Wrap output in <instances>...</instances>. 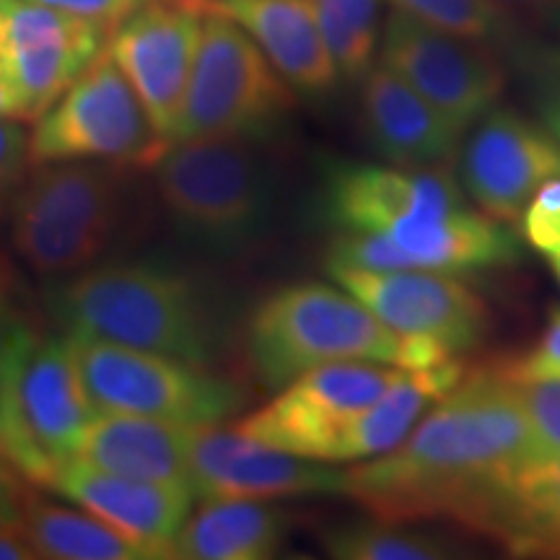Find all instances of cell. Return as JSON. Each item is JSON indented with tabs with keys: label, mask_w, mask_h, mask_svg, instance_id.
Returning a JSON list of instances; mask_svg holds the SVG:
<instances>
[{
	"label": "cell",
	"mask_w": 560,
	"mask_h": 560,
	"mask_svg": "<svg viewBox=\"0 0 560 560\" xmlns=\"http://www.w3.org/2000/svg\"><path fill=\"white\" fill-rule=\"evenodd\" d=\"M327 210L348 234H389L465 208L450 166L400 170V166L342 164L327 177Z\"/></svg>",
	"instance_id": "cell-18"
},
{
	"label": "cell",
	"mask_w": 560,
	"mask_h": 560,
	"mask_svg": "<svg viewBox=\"0 0 560 560\" xmlns=\"http://www.w3.org/2000/svg\"><path fill=\"white\" fill-rule=\"evenodd\" d=\"M0 457H3V452H0ZM3 459H5V457H3Z\"/></svg>",
	"instance_id": "cell-45"
},
{
	"label": "cell",
	"mask_w": 560,
	"mask_h": 560,
	"mask_svg": "<svg viewBox=\"0 0 560 560\" xmlns=\"http://www.w3.org/2000/svg\"><path fill=\"white\" fill-rule=\"evenodd\" d=\"M187 429L190 423L102 412L89 420L75 459L125 478L190 490Z\"/></svg>",
	"instance_id": "cell-23"
},
{
	"label": "cell",
	"mask_w": 560,
	"mask_h": 560,
	"mask_svg": "<svg viewBox=\"0 0 560 560\" xmlns=\"http://www.w3.org/2000/svg\"><path fill=\"white\" fill-rule=\"evenodd\" d=\"M520 255V242L501 221L465 206L389 234L340 236L327 262L366 270H429L452 276L499 268L516 262Z\"/></svg>",
	"instance_id": "cell-16"
},
{
	"label": "cell",
	"mask_w": 560,
	"mask_h": 560,
	"mask_svg": "<svg viewBox=\"0 0 560 560\" xmlns=\"http://www.w3.org/2000/svg\"><path fill=\"white\" fill-rule=\"evenodd\" d=\"M535 73L542 83L545 100L560 102V47L537 55L535 60Z\"/></svg>",
	"instance_id": "cell-36"
},
{
	"label": "cell",
	"mask_w": 560,
	"mask_h": 560,
	"mask_svg": "<svg viewBox=\"0 0 560 560\" xmlns=\"http://www.w3.org/2000/svg\"><path fill=\"white\" fill-rule=\"evenodd\" d=\"M522 234L545 257L560 255V174L532 195L522 213Z\"/></svg>",
	"instance_id": "cell-31"
},
{
	"label": "cell",
	"mask_w": 560,
	"mask_h": 560,
	"mask_svg": "<svg viewBox=\"0 0 560 560\" xmlns=\"http://www.w3.org/2000/svg\"><path fill=\"white\" fill-rule=\"evenodd\" d=\"M327 272L389 330L433 342L452 355L478 346L490 327L488 306L446 272L366 270L335 262H327Z\"/></svg>",
	"instance_id": "cell-12"
},
{
	"label": "cell",
	"mask_w": 560,
	"mask_h": 560,
	"mask_svg": "<svg viewBox=\"0 0 560 560\" xmlns=\"http://www.w3.org/2000/svg\"><path fill=\"white\" fill-rule=\"evenodd\" d=\"M26 490L21 486L19 472L9 459L0 457V527H21V511H24Z\"/></svg>",
	"instance_id": "cell-35"
},
{
	"label": "cell",
	"mask_w": 560,
	"mask_h": 560,
	"mask_svg": "<svg viewBox=\"0 0 560 560\" xmlns=\"http://www.w3.org/2000/svg\"><path fill=\"white\" fill-rule=\"evenodd\" d=\"M501 369L509 380L516 382H560V310H552L537 346Z\"/></svg>",
	"instance_id": "cell-32"
},
{
	"label": "cell",
	"mask_w": 560,
	"mask_h": 560,
	"mask_svg": "<svg viewBox=\"0 0 560 560\" xmlns=\"http://www.w3.org/2000/svg\"><path fill=\"white\" fill-rule=\"evenodd\" d=\"M312 5L338 73L346 81H363L380 45L382 0H312Z\"/></svg>",
	"instance_id": "cell-28"
},
{
	"label": "cell",
	"mask_w": 560,
	"mask_h": 560,
	"mask_svg": "<svg viewBox=\"0 0 560 560\" xmlns=\"http://www.w3.org/2000/svg\"><path fill=\"white\" fill-rule=\"evenodd\" d=\"M68 350L83 395L96 416H140L174 423H219L244 397L202 363L151 353L120 342L70 332Z\"/></svg>",
	"instance_id": "cell-5"
},
{
	"label": "cell",
	"mask_w": 560,
	"mask_h": 560,
	"mask_svg": "<svg viewBox=\"0 0 560 560\" xmlns=\"http://www.w3.org/2000/svg\"><path fill=\"white\" fill-rule=\"evenodd\" d=\"M208 0H145L112 32L109 55L136 89L153 128L174 143L198 55Z\"/></svg>",
	"instance_id": "cell-14"
},
{
	"label": "cell",
	"mask_w": 560,
	"mask_h": 560,
	"mask_svg": "<svg viewBox=\"0 0 560 560\" xmlns=\"http://www.w3.org/2000/svg\"><path fill=\"white\" fill-rule=\"evenodd\" d=\"M247 350L257 380L268 389H283L304 371L338 361L429 369L459 359L433 342L402 338L346 289L325 283L270 293L252 314Z\"/></svg>",
	"instance_id": "cell-2"
},
{
	"label": "cell",
	"mask_w": 560,
	"mask_h": 560,
	"mask_svg": "<svg viewBox=\"0 0 560 560\" xmlns=\"http://www.w3.org/2000/svg\"><path fill=\"white\" fill-rule=\"evenodd\" d=\"M161 200L187 234L240 247L268 219V174L242 138L177 140L156 164Z\"/></svg>",
	"instance_id": "cell-8"
},
{
	"label": "cell",
	"mask_w": 560,
	"mask_h": 560,
	"mask_svg": "<svg viewBox=\"0 0 560 560\" xmlns=\"http://www.w3.org/2000/svg\"><path fill=\"white\" fill-rule=\"evenodd\" d=\"M465 371L457 361L429 369H405L402 376L374 405L361 410L335 441L330 465L363 462L395 450L420 416L457 387Z\"/></svg>",
	"instance_id": "cell-24"
},
{
	"label": "cell",
	"mask_w": 560,
	"mask_h": 560,
	"mask_svg": "<svg viewBox=\"0 0 560 560\" xmlns=\"http://www.w3.org/2000/svg\"><path fill=\"white\" fill-rule=\"evenodd\" d=\"M122 226V182L96 164L45 166L13 206V247L45 276L94 265Z\"/></svg>",
	"instance_id": "cell-6"
},
{
	"label": "cell",
	"mask_w": 560,
	"mask_h": 560,
	"mask_svg": "<svg viewBox=\"0 0 560 560\" xmlns=\"http://www.w3.org/2000/svg\"><path fill=\"white\" fill-rule=\"evenodd\" d=\"M545 102H556V100H545Z\"/></svg>",
	"instance_id": "cell-44"
},
{
	"label": "cell",
	"mask_w": 560,
	"mask_h": 560,
	"mask_svg": "<svg viewBox=\"0 0 560 560\" xmlns=\"http://www.w3.org/2000/svg\"><path fill=\"white\" fill-rule=\"evenodd\" d=\"M187 475L195 499L272 501L342 493V470L244 436L240 429L195 423L187 429Z\"/></svg>",
	"instance_id": "cell-15"
},
{
	"label": "cell",
	"mask_w": 560,
	"mask_h": 560,
	"mask_svg": "<svg viewBox=\"0 0 560 560\" xmlns=\"http://www.w3.org/2000/svg\"><path fill=\"white\" fill-rule=\"evenodd\" d=\"M470 529L511 556L560 558V454L520 459L486 490Z\"/></svg>",
	"instance_id": "cell-21"
},
{
	"label": "cell",
	"mask_w": 560,
	"mask_h": 560,
	"mask_svg": "<svg viewBox=\"0 0 560 560\" xmlns=\"http://www.w3.org/2000/svg\"><path fill=\"white\" fill-rule=\"evenodd\" d=\"M514 384L501 369L462 376L395 450L342 472V493L374 520L470 527L486 490L524 457Z\"/></svg>",
	"instance_id": "cell-1"
},
{
	"label": "cell",
	"mask_w": 560,
	"mask_h": 560,
	"mask_svg": "<svg viewBox=\"0 0 560 560\" xmlns=\"http://www.w3.org/2000/svg\"><path fill=\"white\" fill-rule=\"evenodd\" d=\"M3 285V283H0ZM0 312H3V296H0ZM0 325H5V322H0Z\"/></svg>",
	"instance_id": "cell-43"
},
{
	"label": "cell",
	"mask_w": 560,
	"mask_h": 560,
	"mask_svg": "<svg viewBox=\"0 0 560 560\" xmlns=\"http://www.w3.org/2000/svg\"><path fill=\"white\" fill-rule=\"evenodd\" d=\"M153 128L136 89L112 58L100 50L62 96L39 117L30 138L34 164L104 159L115 164L153 166L170 149Z\"/></svg>",
	"instance_id": "cell-9"
},
{
	"label": "cell",
	"mask_w": 560,
	"mask_h": 560,
	"mask_svg": "<svg viewBox=\"0 0 560 560\" xmlns=\"http://www.w3.org/2000/svg\"><path fill=\"white\" fill-rule=\"evenodd\" d=\"M405 369L376 361H338L310 369L252 412L236 429L244 436L304 459L330 462L342 429L374 405Z\"/></svg>",
	"instance_id": "cell-10"
},
{
	"label": "cell",
	"mask_w": 560,
	"mask_h": 560,
	"mask_svg": "<svg viewBox=\"0 0 560 560\" xmlns=\"http://www.w3.org/2000/svg\"><path fill=\"white\" fill-rule=\"evenodd\" d=\"M548 19L552 21V26L560 32V0H556V3L548 9Z\"/></svg>",
	"instance_id": "cell-41"
},
{
	"label": "cell",
	"mask_w": 560,
	"mask_h": 560,
	"mask_svg": "<svg viewBox=\"0 0 560 560\" xmlns=\"http://www.w3.org/2000/svg\"><path fill=\"white\" fill-rule=\"evenodd\" d=\"M0 117H19V104L13 100L9 83H5L3 73H0Z\"/></svg>",
	"instance_id": "cell-40"
},
{
	"label": "cell",
	"mask_w": 560,
	"mask_h": 560,
	"mask_svg": "<svg viewBox=\"0 0 560 560\" xmlns=\"http://www.w3.org/2000/svg\"><path fill=\"white\" fill-rule=\"evenodd\" d=\"M392 9L408 13L454 37L475 42L503 39L509 34V11L493 0H389Z\"/></svg>",
	"instance_id": "cell-29"
},
{
	"label": "cell",
	"mask_w": 560,
	"mask_h": 560,
	"mask_svg": "<svg viewBox=\"0 0 560 560\" xmlns=\"http://www.w3.org/2000/svg\"><path fill=\"white\" fill-rule=\"evenodd\" d=\"M459 172L482 213L514 223L540 185L560 174V143L548 128L493 107L467 140Z\"/></svg>",
	"instance_id": "cell-17"
},
{
	"label": "cell",
	"mask_w": 560,
	"mask_h": 560,
	"mask_svg": "<svg viewBox=\"0 0 560 560\" xmlns=\"http://www.w3.org/2000/svg\"><path fill=\"white\" fill-rule=\"evenodd\" d=\"M94 416L68 340L0 325V452L21 478L47 486Z\"/></svg>",
	"instance_id": "cell-3"
},
{
	"label": "cell",
	"mask_w": 560,
	"mask_h": 560,
	"mask_svg": "<svg viewBox=\"0 0 560 560\" xmlns=\"http://www.w3.org/2000/svg\"><path fill=\"white\" fill-rule=\"evenodd\" d=\"M208 11L236 21L296 91L325 96L338 83L312 0H208Z\"/></svg>",
	"instance_id": "cell-22"
},
{
	"label": "cell",
	"mask_w": 560,
	"mask_h": 560,
	"mask_svg": "<svg viewBox=\"0 0 560 560\" xmlns=\"http://www.w3.org/2000/svg\"><path fill=\"white\" fill-rule=\"evenodd\" d=\"M511 384H514L516 400H520L524 423H527L522 459L560 454V382L511 380Z\"/></svg>",
	"instance_id": "cell-30"
},
{
	"label": "cell",
	"mask_w": 560,
	"mask_h": 560,
	"mask_svg": "<svg viewBox=\"0 0 560 560\" xmlns=\"http://www.w3.org/2000/svg\"><path fill=\"white\" fill-rule=\"evenodd\" d=\"M21 532L37 558L55 560H149L153 552L128 540L94 514L58 506L26 493L21 511Z\"/></svg>",
	"instance_id": "cell-26"
},
{
	"label": "cell",
	"mask_w": 560,
	"mask_h": 560,
	"mask_svg": "<svg viewBox=\"0 0 560 560\" xmlns=\"http://www.w3.org/2000/svg\"><path fill=\"white\" fill-rule=\"evenodd\" d=\"M47 488L100 516L128 540L149 548L153 558H174V540L195 499L187 488L125 478L75 457L58 467Z\"/></svg>",
	"instance_id": "cell-19"
},
{
	"label": "cell",
	"mask_w": 560,
	"mask_h": 560,
	"mask_svg": "<svg viewBox=\"0 0 560 560\" xmlns=\"http://www.w3.org/2000/svg\"><path fill=\"white\" fill-rule=\"evenodd\" d=\"M493 3H499L503 11H545L548 13V9L556 0H493Z\"/></svg>",
	"instance_id": "cell-38"
},
{
	"label": "cell",
	"mask_w": 560,
	"mask_h": 560,
	"mask_svg": "<svg viewBox=\"0 0 560 560\" xmlns=\"http://www.w3.org/2000/svg\"><path fill=\"white\" fill-rule=\"evenodd\" d=\"M542 120L545 128L552 132V138L560 143V102H542Z\"/></svg>",
	"instance_id": "cell-39"
},
{
	"label": "cell",
	"mask_w": 560,
	"mask_h": 560,
	"mask_svg": "<svg viewBox=\"0 0 560 560\" xmlns=\"http://www.w3.org/2000/svg\"><path fill=\"white\" fill-rule=\"evenodd\" d=\"M380 62L459 130L478 125L506 86V73L486 42L433 30L397 9L384 21Z\"/></svg>",
	"instance_id": "cell-11"
},
{
	"label": "cell",
	"mask_w": 560,
	"mask_h": 560,
	"mask_svg": "<svg viewBox=\"0 0 560 560\" xmlns=\"http://www.w3.org/2000/svg\"><path fill=\"white\" fill-rule=\"evenodd\" d=\"M361 117L371 149L400 170H444L465 132L382 62L363 75Z\"/></svg>",
	"instance_id": "cell-20"
},
{
	"label": "cell",
	"mask_w": 560,
	"mask_h": 560,
	"mask_svg": "<svg viewBox=\"0 0 560 560\" xmlns=\"http://www.w3.org/2000/svg\"><path fill=\"white\" fill-rule=\"evenodd\" d=\"M289 532L283 509L260 501H208L174 540V558L190 560H265L272 558Z\"/></svg>",
	"instance_id": "cell-25"
},
{
	"label": "cell",
	"mask_w": 560,
	"mask_h": 560,
	"mask_svg": "<svg viewBox=\"0 0 560 560\" xmlns=\"http://www.w3.org/2000/svg\"><path fill=\"white\" fill-rule=\"evenodd\" d=\"M73 16H81L96 24L104 32H115L130 13H136L145 0H37Z\"/></svg>",
	"instance_id": "cell-34"
},
{
	"label": "cell",
	"mask_w": 560,
	"mask_h": 560,
	"mask_svg": "<svg viewBox=\"0 0 560 560\" xmlns=\"http://www.w3.org/2000/svg\"><path fill=\"white\" fill-rule=\"evenodd\" d=\"M325 548L340 560H446L462 552L439 532L420 529L418 522H355L332 527Z\"/></svg>",
	"instance_id": "cell-27"
},
{
	"label": "cell",
	"mask_w": 560,
	"mask_h": 560,
	"mask_svg": "<svg viewBox=\"0 0 560 560\" xmlns=\"http://www.w3.org/2000/svg\"><path fill=\"white\" fill-rule=\"evenodd\" d=\"M107 32L37 0H0V73L19 117H42L96 58Z\"/></svg>",
	"instance_id": "cell-13"
},
{
	"label": "cell",
	"mask_w": 560,
	"mask_h": 560,
	"mask_svg": "<svg viewBox=\"0 0 560 560\" xmlns=\"http://www.w3.org/2000/svg\"><path fill=\"white\" fill-rule=\"evenodd\" d=\"M550 265H552V270H556V276H558V280H560V255L550 257Z\"/></svg>",
	"instance_id": "cell-42"
},
{
	"label": "cell",
	"mask_w": 560,
	"mask_h": 560,
	"mask_svg": "<svg viewBox=\"0 0 560 560\" xmlns=\"http://www.w3.org/2000/svg\"><path fill=\"white\" fill-rule=\"evenodd\" d=\"M291 107V86L257 42L236 21L208 11L174 143L268 136Z\"/></svg>",
	"instance_id": "cell-7"
},
{
	"label": "cell",
	"mask_w": 560,
	"mask_h": 560,
	"mask_svg": "<svg viewBox=\"0 0 560 560\" xmlns=\"http://www.w3.org/2000/svg\"><path fill=\"white\" fill-rule=\"evenodd\" d=\"M37 552L26 540L21 527H0V560H30Z\"/></svg>",
	"instance_id": "cell-37"
},
{
	"label": "cell",
	"mask_w": 560,
	"mask_h": 560,
	"mask_svg": "<svg viewBox=\"0 0 560 560\" xmlns=\"http://www.w3.org/2000/svg\"><path fill=\"white\" fill-rule=\"evenodd\" d=\"M30 136L16 122L0 120V208L19 195V185L24 179L30 164Z\"/></svg>",
	"instance_id": "cell-33"
},
{
	"label": "cell",
	"mask_w": 560,
	"mask_h": 560,
	"mask_svg": "<svg viewBox=\"0 0 560 560\" xmlns=\"http://www.w3.org/2000/svg\"><path fill=\"white\" fill-rule=\"evenodd\" d=\"M52 310L70 332L202 363L213 348L190 280L159 265H102L62 285Z\"/></svg>",
	"instance_id": "cell-4"
}]
</instances>
